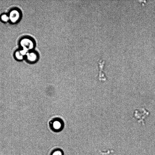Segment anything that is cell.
I'll return each instance as SVG.
<instances>
[{
	"instance_id": "obj_4",
	"label": "cell",
	"mask_w": 155,
	"mask_h": 155,
	"mask_svg": "<svg viewBox=\"0 0 155 155\" xmlns=\"http://www.w3.org/2000/svg\"><path fill=\"white\" fill-rule=\"evenodd\" d=\"M25 57L27 62L31 63L36 62L38 59L37 53L35 52L31 51L28 52Z\"/></svg>"
},
{
	"instance_id": "obj_3",
	"label": "cell",
	"mask_w": 155,
	"mask_h": 155,
	"mask_svg": "<svg viewBox=\"0 0 155 155\" xmlns=\"http://www.w3.org/2000/svg\"><path fill=\"white\" fill-rule=\"evenodd\" d=\"M8 16L11 22L15 24L17 23L20 21L21 14L19 10L17 9H14L11 11Z\"/></svg>"
},
{
	"instance_id": "obj_7",
	"label": "cell",
	"mask_w": 155,
	"mask_h": 155,
	"mask_svg": "<svg viewBox=\"0 0 155 155\" xmlns=\"http://www.w3.org/2000/svg\"><path fill=\"white\" fill-rule=\"evenodd\" d=\"M1 19L4 22H7L10 21L8 15L6 14H3L1 16Z\"/></svg>"
},
{
	"instance_id": "obj_2",
	"label": "cell",
	"mask_w": 155,
	"mask_h": 155,
	"mask_svg": "<svg viewBox=\"0 0 155 155\" xmlns=\"http://www.w3.org/2000/svg\"><path fill=\"white\" fill-rule=\"evenodd\" d=\"M49 126L53 131L57 132L61 131L63 129L64 125L62 120L58 118H55L51 121Z\"/></svg>"
},
{
	"instance_id": "obj_5",
	"label": "cell",
	"mask_w": 155,
	"mask_h": 155,
	"mask_svg": "<svg viewBox=\"0 0 155 155\" xmlns=\"http://www.w3.org/2000/svg\"><path fill=\"white\" fill-rule=\"evenodd\" d=\"M15 59L18 61L23 60L25 56L22 53L21 50L16 51L14 54Z\"/></svg>"
},
{
	"instance_id": "obj_6",
	"label": "cell",
	"mask_w": 155,
	"mask_h": 155,
	"mask_svg": "<svg viewBox=\"0 0 155 155\" xmlns=\"http://www.w3.org/2000/svg\"><path fill=\"white\" fill-rule=\"evenodd\" d=\"M51 155H64V153L61 149H56L52 151Z\"/></svg>"
},
{
	"instance_id": "obj_1",
	"label": "cell",
	"mask_w": 155,
	"mask_h": 155,
	"mask_svg": "<svg viewBox=\"0 0 155 155\" xmlns=\"http://www.w3.org/2000/svg\"><path fill=\"white\" fill-rule=\"evenodd\" d=\"M20 44L22 49L27 52L31 51L34 47V43L33 40L29 37L23 38L20 41Z\"/></svg>"
}]
</instances>
